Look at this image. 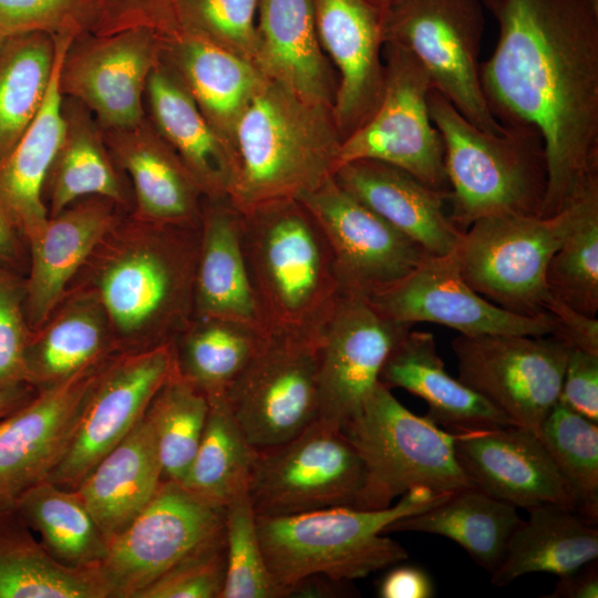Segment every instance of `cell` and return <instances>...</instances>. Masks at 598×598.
Segmentation results:
<instances>
[{
	"label": "cell",
	"instance_id": "b9f144b4",
	"mask_svg": "<svg viewBox=\"0 0 598 598\" xmlns=\"http://www.w3.org/2000/svg\"><path fill=\"white\" fill-rule=\"evenodd\" d=\"M536 435L574 499L576 511L598 522V423L557 401Z\"/></svg>",
	"mask_w": 598,
	"mask_h": 598
},
{
	"label": "cell",
	"instance_id": "74e56055",
	"mask_svg": "<svg viewBox=\"0 0 598 598\" xmlns=\"http://www.w3.org/2000/svg\"><path fill=\"white\" fill-rule=\"evenodd\" d=\"M24 523L40 533L41 543L59 563L69 567L100 565L109 540L75 489L42 481L14 502Z\"/></svg>",
	"mask_w": 598,
	"mask_h": 598
},
{
	"label": "cell",
	"instance_id": "8d00e7d4",
	"mask_svg": "<svg viewBox=\"0 0 598 598\" xmlns=\"http://www.w3.org/2000/svg\"><path fill=\"white\" fill-rule=\"evenodd\" d=\"M522 522L517 507L474 486L453 492L425 511L390 523L383 533L419 532L446 537L492 574Z\"/></svg>",
	"mask_w": 598,
	"mask_h": 598
},
{
	"label": "cell",
	"instance_id": "52a82bcc",
	"mask_svg": "<svg viewBox=\"0 0 598 598\" xmlns=\"http://www.w3.org/2000/svg\"><path fill=\"white\" fill-rule=\"evenodd\" d=\"M598 207V186L550 216L494 215L463 231L460 272L481 296L519 316L546 313L548 264L569 234Z\"/></svg>",
	"mask_w": 598,
	"mask_h": 598
},
{
	"label": "cell",
	"instance_id": "484cf974",
	"mask_svg": "<svg viewBox=\"0 0 598 598\" xmlns=\"http://www.w3.org/2000/svg\"><path fill=\"white\" fill-rule=\"evenodd\" d=\"M118 353L111 322L96 295L69 287L44 322L31 331L25 382L38 391L47 389Z\"/></svg>",
	"mask_w": 598,
	"mask_h": 598
},
{
	"label": "cell",
	"instance_id": "30bf717a",
	"mask_svg": "<svg viewBox=\"0 0 598 598\" xmlns=\"http://www.w3.org/2000/svg\"><path fill=\"white\" fill-rule=\"evenodd\" d=\"M364 463L341 429L317 420L293 439L259 450L249 497L256 516L332 507L361 509Z\"/></svg>",
	"mask_w": 598,
	"mask_h": 598
},
{
	"label": "cell",
	"instance_id": "8fae6325",
	"mask_svg": "<svg viewBox=\"0 0 598 598\" xmlns=\"http://www.w3.org/2000/svg\"><path fill=\"white\" fill-rule=\"evenodd\" d=\"M320 339L265 332L226 400L256 450L280 445L319 419Z\"/></svg>",
	"mask_w": 598,
	"mask_h": 598
},
{
	"label": "cell",
	"instance_id": "8992f818",
	"mask_svg": "<svg viewBox=\"0 0 598 598\" xmlns=\"http://www.w3.org/2000/svg\"><path fill=\"white\" fill-rule=\"evenodd\" d=\"M450 183V216L462 230L494 215L542 216L547 189L544 141L533 126L487 133L467 121L440 92L427 95Z\"/></svg>",
	"mask_w": 598,
	"mask_h": 598
},
{
	"label": "cell",
	"instance_id": "ffe728a7",
	"mask_svg": "<svg viewBox=\"0 0 598 598\" xmlns=\"http://www.w3.org/2000/svg\"><path fill=\"white\" fill-rule=\"evenodd\" d=\"M106 363L39 390L29 402L0 420V506L13 505L59 465L89 392Z\"/></svg>",
	"mask_w": 598,
	"mask_h": 598
},
{
	"label": "cell",
	"instance_id": "ee69618b",
	"mask_svg": "<svg viewBox=\"0 0 598 598\" xmlns=\"http://www.w3.org/2000/svg\"><path fill=\"white\" fill-rule=\"evenodd\" d=\"M226 578L220 598H281L261 549L249 493L225 507Z\"/></svg>",
	"mask_w": 598,
	"mask_h": 598
},
{
	"label": "cell",
	"instance_id": "bcb514c9",
	"mask_svg": "<svg viewBox=\"0 0 598 598\" xmlns=\"http://www.w3.org/2000/svg\"><path fill=\"white\" fill-rule=\"evenodd\" d=\"M550 296L589 317L598 312V207L569 234L546 271Z\"/></svg>",
	"mask_w": 598,
	"mask_h": 598
},
{
	"label": "cell",
	"instance_id": "cb8c5ba5",
	"mask_svg": "<svg viewBox=\"0 0 598 598\" xmlns=\"http://www.w3.org/2000/svg\"><path fill=\"white\" fill-rule=\"evenodd\" d=\"M336 182L430 256L455 251L463 231L445 210L448 196L396 166L372 159L340 165Z\"/></svg>",
	"mask_w": 598,
	"mask_h": 598
},
{
	"label": "cell",
	"instance_id": "60d3db41",
	"mask_svg": "<svg viewBox=\"0 0 598 598\" xmlns=\"http://www.w3.org/2000/svg\"><path fill=\"white\" fill-rule=\"evenodd\" d=\"M208 401L204 432L182 484L205 501L226 507L248 493L258 450L238 426L226 396Z\"/></svg>",
	"mask_w": 598,
	"mask_h": 598
},
{
	"label": "cell",
	"instance_id": "5b68a950",
	"mask_svg": "<svg viewBox=\"0 0 598 598\" xmlns=\"http://www.w3.org/2000/svg\"><path fill=\"white\" fill-rule=\"evenodd\" d=\"M451 494L413 488L382 509L332 507L256 516L264 557L285 597L291 586L312 575L343 582L367 577L409 557L403 546L382 535L390 523L425 511Z\"/></svg>",
	"mask_w": 598,
	"mask_h": 598
},
{
	"label": "cell",
	"instance_id": "f907efd6",
	"mask_svg": "<svg viewBox=\"0 0 598 598\" xmlns=\"http://www.w3.org/2000/svg\"><path fill=\"white\" fill-rule=\"evenodd\" d=\"M138 27L153 29L164 37L175 34L173 0H101L92 33L109 34Z\"/></svg>",
	"mask_w": 598,
	"mask_h": 598
},
{
	"label": "cell",
	"instance_id": "6f0895ef",
	"mask_svg": "<svg viewBox=\"0 0 598 598\" xmlns=\"http://www.w3.org/2000/svg\"><path fill=\"white\" fill-rule=\"evenodd\" d=\"M38 392L28 383L0 389V420L29 402Z\"/></svg>",
	"mask_w": 598,
	"mask_h": 598
},
{
	"label": "cell",
	"instance_id": "7402d4cb",
	"mask_svg": "<svg viewBox=\"0 0 598 598\" xmlns=\"http://www.w3.org/2000/svg\"><path fill=\"white\" fill-rule=\"evenodd\" d=\"M457 462L475 487L515 507L575 499L536 433L518 425L457 429Z\"/></svg>",
	"mask_w": 598,
	"mask_h": 598
},
{
	"label": "cell",
	"instance_id": "d4e9b609",
	"mask_svg": "<svg viewBox=\"0 0 598 598\" xmlns=\"http://www.w3.org/2000/svg\"><path fill=\"white\" fill-rule=\"evenodd\" d=\"M103 133L131 183L134 214L151 220L200 227L205 196L147 116L136 125Z\"/></svg>",
	"mask_w": 598,
	"mask_h": 598
},
{
	"label": "cell",
	"instance_id": "5bb4252c",
	"mask_svg": "<svg viewBox=\"0 0 598 598\" xmlns=\"http://www.w3.org/2000/svg\"><path fill=\"white\" fill-rule=\"evenodd\" d=\"M224 525L225 507L164 480L146 507L109 543L100 569L112 598H134Z\"/></svg>",
	"mask_w": 598,
	"mask_h": 598
},
{
	"label": "cell",
	"instance_id": "4fadbf2b",
	"mask_svg": "<svg viewBox=\"0 0 598 598\" xmlns=\"http://www.w3.org/2000/svg\"><path fill=\"white\" fill-rule=\"evenodd\" d=\"M452 349L457 379L535 433L559 399L571 350L550 334H460Z\"/></svg>",
	"mask_w": 598,
	"mask_h": 598
},
{
	"label": "cell",
	"instance_id": "4dcf8cb0",
	"mask_svg": "<svg viewBox=\"0 0 598 598\" xmlns=\"http://www.w3.org/2000/svg\"><path fill=\"white\" fill-rule=\"evenodd\" d=\"M161 58L175 71L212 127L234 152L236 125L267 78L252 62L181 33L164 37Z\"/></svg>",
	"mask_w": 598,
	"mask_h": 598
},
{
	"label": "cell",
	"instance_id": "9a60e30c",
	"mask_svg": "<svg viewBox=\"0 0 598 598\" xmlns=\"http://www.w3.org/2000/svg\"><path fill=\"white\" fill-rule=\"evenodd\" d=\"M163 40L145 27L76 37L60 66L62 96L86 106L103 131L136 125L146 116L145 89Z\"/></svg>",
	"mask_w": 598,
	"mask_h": 598
},
{
	"label": "cell",
	"instance_id": "2e32d148",
	"mask_svg": "<svg viewBox=\"0 0 598 598\" xmlns=\"http://www.w3.org/2000/svg\"><path fill=\"white\" fill-rule=\"evenodd\" d=\"M174 367L172 343L109 360L89 392L68 451L45 481L76 488L142 420Z\"/></svg>",
	"mask_w": 598,
	"mask_h": 598
},
{
	"label": "cell",
	"instance_id": "91938a15",
	"mask_svg": "<svg viewBox=\"0 0 598 598\" xmlns=\"http://www.w3.org/2000/svg\"><path fill=\"white\" fill-rule=\"evenodd\" d=\"M6 38H7V37L0 34V45H1V43L4 41Z\"/></svg>",
	"mask_w": 598,
	"mask_h": 598
},
{
	"label": "cell",
	"instance_id": "f35d334b",
	"mask_svg": "<svg viewBox=\"0 0 598 598\" xmlns=\"http://www.w3.org/2000/svg\"><path fill=\"white\" fill-rule=\"evenodd\" d=\"M264 333L230 320L193 318L172 343L175 370L208 399L226 396Z\"/></svg>",
	"mask_w": 598,
	"mask_h": 598
},
{
	"label": "cell",
	"instance_id": "7bdbcfd3",
	"mask_svg": "<svg viewBox=\"0 0 598 598\" xmlns=\"http://www.w3.org/2000/svg\"><path fill=\"white\" fill-rule=\"evenodd\" d=\"M208 410V398L174 367L146 411L156 435L163 480L183 482L203 435Z\"/></svg>",
	"mask_w": 598,
	"mask_h": 598
},
{
	"label": "cell",
	"instance_id": "9c48e42d",
	"mask_svg": "<svg viewBox=\"0 0 598 598\" xmlns=\"http://www.w3.org/2000/svg\"><path fill=\"white\" fill-rule=\"evenodd\" d=\"M481 0H396L384 12V42L409 51L426 72L432 89L473 125L503 134L480 82L484 32Z\"/></svg>",
	"mask_w": 598,
	"mask_h": 598
},
{
	"label": "cell",
	"instance_id": "7c38bea8",
	"mask_svg": "<svg viewBox=\"0 0 598 598\" xmlns=\"http://www.w3.org/2000/svg\"><path fill=\"white\" fill-rule=\"evenodd\" d=\"M384 89L374 113L342 141L339 166L372 159L396 166L450 195L441 135L431 120L426 72L402 47L384 42ZM338 166V167H339Z\"/></svg>",
	"mask_w": 598,
	"mask_h": 598
},
{
	"label": "cell",
	"instance_id": "ac0fdd59",
	"mask_svg": "<svg viewBox=\"0 0 598 598\" xmlns=\"http://www.w3.org/2000/svg\"><path fill=\"white\" fill-rule=\"evenodd\" d=\"M367 300L377 312L395 322H433L465 336L542 337L554 329L547 312L519 316L477 293L461 275L455 251L427 256L405 277Z\"/></svg>",
	"mask_w": 598,
	"mask_h": 598
},
{
	"label": "cell",
	"instance_id": "d6a6232c",
	"mask_svg": "<svg viewBox=\"0 0 598 598\" xmlns=\"http://www.w3.org/2000/svg\"><path fill=\"white\" fill-rule=\"evenodd\" d=\"M163 481L155 431L145 413L74 489L110 543L146 507Z\"/></svg>",
	"mask_w": 598,
	"mask_h": 598
},
{
	"label": "cell",
	"instance_id": "9f6ffc18",
	"mask_svg": "<svg viewBox=\"0 0 598 598\" xmlns=\"http://www.w3.org/2000/svg\"><path fill=\"white\" fill-rule=\"evenodd\" d=\"M547 598H597L598 565L597 559L559 576L554 590Z\"/></svg>",
	"mask_w": 598,
	"mask_h": 598
},
{
	"label": "cell",
	"instance_id": "836d02e7",
	"mask_svg": "<svg viewBox=\"0 0 598 598\" xmlns=\"http://www.w3.org/2000/svg\"><path fill=\"white\" fill-rule=\"evenodd\" d=\"M50 86L37 116L12 151L0 162V205L29 244L49 216L43 186L63 133L60 66L74 38L59 35Z\"/></svg>",
	"mask_w": 598,
	"mask_h": 598
},
{
	"label": "cell",
	"instance_id": "277c9868",
	"mask_svg": "<svg viewBox=\"0 0 598 598\" xmlns=\"http://www.w3.org/2000/svg\"><path fill=\"white\" fill-rule=\"evenodd\" d=\"M341 144L331 109L267 79L235 128L236 172L228 198L239 212L298 199L333 176Z\"/></svg>",
	"mask_w": 598,
	"mask_h": 598
},
{
	"label": "cell",
	"instance_id": "603a6c76",
	"mask_svg": "<svg viewBox=\"0 0 598 598\" xmlns=\"http://www.w3.org/2000/svg\"><path fill=\"white\" fill-rule=\"evenodd\" d=\"M124 213L127 212L107 198L89 196L48 218L40 235L28 244L23 306L31 331L44 322L94 248Z\"/></svg>",
	"mask_w": 598,
	"mask_h": 598
},
{
	"label": "cell",
	"instance_id": "83f0119b",
	"mask_svg": "<svg viewBox=\"0 0 598 598\" xmlns=\"http://www.w3.org/2000/svg\"><path fill=\"white\" fill-rule=\"evenodd\" d=\"M144 101L147 118L181 157L205 198H228L236 172L235 154L162 58L150 73Z\"/></svg>",
	"mask_w": 598,
	"mask_h": 598
},
{
	"label": "cell",
	"instance_id": "44dd1931",
	"mask_svg": "<svg viewBox=\"0 0 598 598\" xmlns=\"http://www.w3.org/2000/svg\"><path fill=\"white\" fill-rule=\"evenodd\" d=\"M320 47L338 73L332 114L342 141L377 110L384 89V10L369 0H312Z\"/></svg>",
	"mask_w": 598,
	"mask_h": 598
},
{
	"label": "cell",
	"instance_id": "ba28073f",
	"mask_svg": "<svg viewBox=\"0 0 598 598\" xmlns=\"http://www.w3.org/2000/svg\"><path fill=\"white\" fill-rule=\"evenodd\" d=\"M341 431L367 471L361 509H382L413 488L453 493L474 487L460 466L453 434L412 413L379 382Z\"/></svg>",
	"mask_w": 598,
	"mask_h": 598
},
{
	"label": "cell",
	"instance_id": "d590c367",
	"mask_svg": "<svg viewBox=\"0 0 598 598\" xmlns=\"http://www.w3.org/2000/svg\"><path fill=\"white\" fill-rule=\"evenodd\" d=\"M14 505L0 506V598H112L100 565L54 559Z\"/></svg>",
	"mask_w": 598,
	"mask_h": 598
},
{
	"label": "cell",
	"instance_id": "7dc6e473",
	"mask_svg": "<svg viewBox=\"0 0 598 598\" xmlns=\"http://www.w3.org/2000/svg\"><path fill=\"white\" fill-rule=\"evenodd\" d=\"M101 0H0V34L44 32L76 38L93 32Z\"/></svg>",
	"mask_w": 598,
	"mask_h": 598
},
{
	"label": "cell",
	"instance_id": "f5cc1de1",
	"mask_svg": "<svg viewBox=\"0 0 598 598\" xmlns=\"http://www.w3.org/2000/svg\"><path fill=\"white\" fill-rule=\"evenodd\" d=\"M545 311L551 317L550 336L570 349L598 355V319L586 316L561 301L549 297Z\"/></svg>",
	"mask_w": 598,
	"mask_h": 598
},
{
	"label": "cell",
	"instance_id": "6da1fadb",
	"mask_svg": "<svg viewBox=\"0 0 598 598\" xmlns=\"http://www.w3.org/2000/svg\"><path fill=\"white\" fill-rule=\"evenodd\" d=\"M481 1L498 23L482 91L501 125L540 133L550 217L598 186V0Z\"/></svg>",
	"mask_w": 598,
	"mask_h": 598
},
{
	"label": "cell",
	"instance_id": "7a4b0ae2",
	"mask_svg": "<svg viewBox=\"0 0 598 598\" xmlns=\"http://www.w3.org/2000/svg\"><path fill=\"white\" fill-rule=\"evenodd\" d=\"M199 243L200 227L124 213L69 287L96 295L120 353L171 344L194 318Z\"/></svg>",
	"mask_w": 598,
	"mask_h": 598
},
{
	"label": "cell",
	"instance_id": "3957f363",
	"mask_svg": "<svg viewBox=\"0 0 598 598\" xmlns=\"http://www.w3.org/2000/svg\"><path fill=\"white\" fill-rule=\"evenodd\" d=\"M241 246L265 332L320 339L342 297L328 240L296 198L240 212Z\"/></svg>",
	"mask_w": 598,
	"mask_h": 598
},
{
	"label": "cell",
	"instance_id": "d6986e66",
	"mask_svg": "<svg viewBox=\"0 0 598 598\" xmlns=\"http://www.w3.org/2000/svg\"><path fill=\"white\" fill-rule=\"evenodd\" d=\"M412 326L377 312L367 299L343 296L326 323L319 350V420L341 429L380 382L381 369Z\"/></svg>",
	"mask_w": 598,
	"mask_h": 598
},
{
	"label": "cell",
	"instance_id": "db71d44e",
	"mask_svg": "<svg viewBox=\"0 0 598 598\" xmlns=\"http://www.w3.org/2000/svg\"><path fill=\"white\" fill-rule=\"evenodd\" d=\"M381 579L378 596L381 598H432L435 588L431 576L421 567L393 565Z\"/></svg>",
	"mask_w": 598,
	"mask_h": 598
},
{
	"label": "cell",
	"instance_id": "f546056e",
	"mask_svg": "<svg viewBox=\"0 0 598 598\" xmlns=\"http://www.w3.org/2000/svg\"><path fill=\"white\" fill-rule=\"evenodd\" d=\"M240 212L229 198H204L194 318L261 326L241 246Z\"/></svg>",
	"mask_w": 598,
	"mask_h": 598
},
{
	"label": "cell",
	"instance_id": "e575fe53",
	"mask_svg": "<svg viewBox=\"0 0 598 598\" xmlns=\"http://www.w3.org/2000/svg\"><path fill=\"white\" fill-rule=\"evenodd\" d=\"M528 519L512 534L492 584L507 586L533 573L568 574L598 557L595 522L576 509L544 503L527 508Z\"/></svg>",
	"mask_w": 598,
	"mask_h": 598
},
{
	"label": "cell",
	"instance_id": "681fc988",
	"mask_svg": "<svg viewBox=\"0 0 598 598\" xmlns=\"http://www.w3.org/2000/svg\"><path fill=\"white\" fill-rule=\"evenodd\" d=\"M24 278L0 269V389L25 382L31 334L24 313Z\"/></svg>",
	"mask_w": 598,
	"mask_h": 598
},
{
	"label": "cell",
	"instance_id": "f1b7e54d",
	"mask_svg": "<svg viewBox=\"0 0 598 598\" xmlns=\"http://www.w3.org/2000/svg\"><path fill=\"white\" fill-rule=\"evenodd\" d=\"M63 133L43 186L52 217L89 196L107 198L126 212L134 209L128 177L113 157L103 130L81 102L62 96Z\"/></svg>",
	"mask_w": 598,
	"mask_h": 598
},
{
	"label": "cell",
	"instance_id": "11a10c76",
	"mask_svg": "<svg viewBox=\"0 0 598 598\" xmlns=\"http://www.w3.org/2000/svg\"><path fill=\"white\" fill-rule=\"evenodd\" d=\"M0 269L23 277L29 269V247L25 238L14 226L0 205Z\"/></svg>",
	"mask_w": 598,
	"mask_h": 598
},
{
	"label": "cell",
	"instance_id": "4316f807",
	"mask_svg": "<svg viewBox=\"0 0 598 598\" xmlns=\"http://www.w3.org/2000/svg\"><path fill=\"white\" fill-rule=\"evenodd\" d=\"M255 65L305 101L332 110L338 80L318 40L312 0H259Z\"/></svg>",
	"mask_w": 598,
	"mask_h": 598
},
{
	"label": "cell",
	"instance_id": "ab89813d",
	"mask_svg": "<svg viewBox=\"0 0 598 598\" xmlns=\"http://www.w3.org/2000/svg\"><path fill=\"white\" fill-rule=\"evenodd\" d=\"M56 39L44 32L10 35L0 45V162L12 151L47 96Z\"/></svg>",
	"mask_w": 598,
	"mask_h": 598
},
{
	"label": "cell",
	"instance_id": "816d5d0a",
	"mask_svg": "<svg viewBox=\"0 0 598 598\" xmlns=\"http://www.w3.org/2000/svg\"><path fill=\"white\" fill-rule=\"evenodd\" d=\"M558 401L598 423V355L570 350Z\"/></svg>",
	"mask_w": 598,
	"mask_h": 598
},
{
	"label": "cell",
	"instance_id": "c3c4849f",
	"mask_svg": "<svg viewBox=\"0 0 598 598\" xmlns=\"http://www.w3.org/2000/svg\"><path fill=\"white\" fill-rule=\"evenodd\" d=\"M226 578L224 530L186 555L134 598H220Z\"/></svg>",
	"mask_w": 598,
	"mask_h": 598
},
{
	"label": "cell",
	"instance_id": "f6af8a7d",
	"mask_svg": "<svg viewBox=\"0 0 598 598\" xmlns=\"http://www.w3.org/2000/svg\"><path fill=\"white\" fill-rule=\"evenodd\" d=\"M259 0H173L175 34L195 37L255 64Z\"/></svg>",
	"mask_w": 598,
	"mask_h": 598
},
{
	"label": "cell",
	"instance_id": "e0dca14e",
	"mask_svg": "<svg viewBox=\"0 0 598 598\" xmlns=\"http://www.w3.org/2000/svg\"><path fill=\"white\" fill-rule=\"evenodd\" d=\"M298 199L328 240L343 296L368 299L430 256L349 194L333 176Z\"/></svg>",
	"mask_w": 598,
	"mask_h": 598
},
{
	"label": "cell",
	"instance_id": "1f68e13d",
	"mask_svg": "<svg viewBox=\"0 0 598 598\" xmlns=\"http://www.w3.org/2000/svg\"><path fill=\"white\" fill-rule=\"evenodd\" d=\"M379 381L424 400L426 416L451 432L457 429L514 425L482 395L453 378L431 332L410 329L386 358Z\"/></svg>",
	"mask_w": 598,
	"mask_h": 598
},
{
	"label": "cell",
	"instance_id": "680465c9",
	"mask_svg": "<svg viewBox=\"0 0 598 598\" xmlns=\"http://www.w3.org/2000/svg\"><path fill=\"white\" fill-rule=\"evenodd\" d=\"M374 6L379 7L382 10H386L391 4H393L396 0H369Z\"/></svg>",
	"mask_w": 598,
	"mask_h": 598
}]
</instances>
